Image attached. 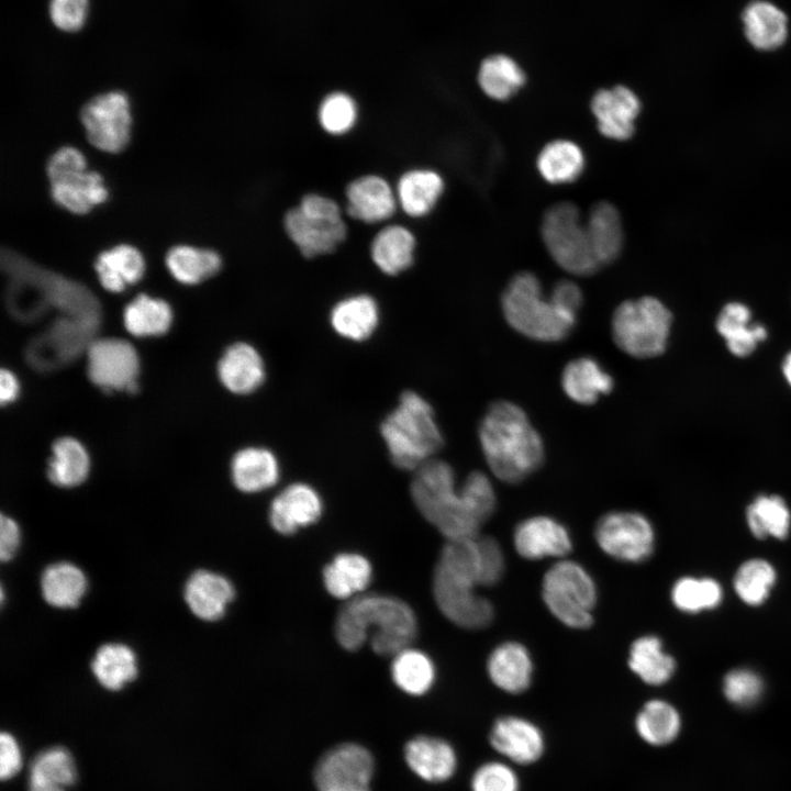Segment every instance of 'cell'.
<instances>
[{
	"instance_id": "1",
	"label": "cell",
	"mask_w": 791,
	"mask_h": 791,
	"mask_svg": "<svg viewBox=\"0 0 791 791\" xmlns=\"http://www.w3.org/2000/svg\"><path fill=\"white\" fill-rule=\"evenodd\" d=\"M478 439L489 470L505 483H519L543 465L541 434L526 412L509 400L494 401L487 408Z\"/></svg>"
},
{
	"instance_id": "2",
	"label": "cell",
	"mask_w": 791,
	"mask_h": 791,
	"mask_svg": "<svg viewBox=\"0 0 791 791\" xmlns=\"http://www.w3.org/2000/svg\"><path fill=\"white\" fill-rule=\"evenodd\" d=\"M416 633L412 609L398 598L382 594L348 600L335 621V636L345 649L360 648L370 635L374 651L382 656H396L410 647Z\"/></svg>"
},
{
	"instance_id": "3",
	"label": "cell",
	"mask_w": 791,
	"mask_h": 791,
	"mask_svg": "<svg viewBox=\"0 0 791 791\" xmlns=\"http://www.w3.org/2000/svg\"><path fill=\"white\" fill-rule=\"evenodd\" d=\"M477 537L447 541L433 573L438 609L452 623L467 630L487 627L494 615L492 603L477 592L481 586Z\"/></svg>"
},
{
	"instance_id": "4",
	"label": "cell",
	"mask_w": 791,
	"mask_h": 791,
	"mask_svg": "<svg viewBox=\"0 0 791 791\" xmlns=\"http://www.w3.org/2000/svg\"><path fill=\"white\" fill-rule=\"evenodd\" d=\"M410 492L420 513L447 541L475 538L488 521L468 488L457 486L453 467L444 460L432 458L420 466Z\"/></svg>"
},
{
	"instance_id": "5",
	"label": "cell",
	"mask_w": 791,
	"mask_h": 791,
	"mask_svg": "<svg viewBox=\"0 0 791 791\" xmlns=\"http://www.w3.org/2000/svg\"><path fill=\"white\" fill-rule=\"evenodd\" d=\"M392 464L416 470L441 449L444 437L432 405L419 393L404 391L380 425Z\"/></svg>"
},
{
	"instance_id": "6",
	"label": "cell",
	"mask_w": 791,
	"mask_h": 791,
	"mask_svg": "<svg viewBox=\"0 0 791 791\" xmlns=\"http://www.w3.org/2000/svg\"><path fill=\"white\" fill-rule=\"evenodd\" d=\"M501 309L514 331L543 343L565 339L577 321V316L560 309L549 296L544 297L538 278L528 271L512 277L502 293Z\"/></svg>"
},
{
	"instance_id": "7",
	"label": "cell",
	"mask_w": 791,
	"mask_h": 791,
	"mask_svg": "<svg viewBox=\"0 0 791 791\" xmlns=\"http://www.w3.org/2000/svg\"><path fill=\"white\" fill-rule=\"evenodd\" d=\"M672 314L657 298L647 296L620 303L611 317L614 344L635 358H653L667 347Z\"/></svg>"
},
{
	"instance_id": "8",
	"label": "cell",
	"mask_w": 791,
	"mask_h": 791,
	"mask_svg": "<svg viewBox=\"0 0 791 791\" xmlns=\"http://www.w3.org/2000/svg\"><path fill=\"white\" fill-rule=\"evenodd\" d=\"M541 589L546 608L561 624L575 630L591 626L598 589L582 565L558 559L544 573Z\"/></svg>"
},
{
	"instance_id": "9",
	"label": "cell",
	"mask_w": 791,
	"mask_h": 791,
	"mask_svg": "<svg viewBox=\"0 0 791 791\" xmlns=\"http://www.w3.org/2000/svg\"><path fill=\"white\" fill-rule=\"evenodd\" d=\"M544 244L562 269L577 276L595 272L598 264L589 241L586 223L578 208L571 202L552 205L542 222Z\"/></svg>"
},
{
	"instance_id": "10",
	"label": "cell",
	"mask_w": 791,
	"mask_h": 791,
	"mask_svg": "<svg viewBox=\"0 0 791 791\" xmlns=\"http://www.w3.org/2000/svg\"><path fill=\"white\" fill-rule=\"evenodd\" d=\"M288 236L304 257L333 252L346 237L338 204L326 197L307 194L285 216Z\"/></svg>"
},
{
	"instance_id": "11",
	"label": "cell",
	"mask_w": 791,
	"mask_h": 791,
	"mask_svg": "<svg viewBox=\"0 0 791 791\" xmlns=\"http://www.w3.org/2000/svg\"><path fill=\"white\" fill-rule=\"evenodd\" d=\"M46 171L54 201L69 212L87 213L108 198L101 175L87 170L85 156L75 147L57 149L48 159Z\"/></svg>"
},
{
	"instance_id": "12",
	"label": "cell",
	"mask_w": 791,
	"mask_h": 791,
	"mask_svg": "<svg viewBox=\"0 0 791 791\" xmlns=\"http://www.w3.org/2000/svg\"><path fill=\"white\" fill-rule=\"evenodd\" d=\"M594 539L613 559L642 562L654 550L655 532L649 520L639 512L611 511L598 520Z\"/></svg>"
},
{
	"instance_id": "13",
	"label": "cell",
	"mask_w": 791,
	"mask_h": 791,
	"mask_svg": "<svg viewBox=\"0 0 791 791\" xmlns=\"http://www.w3.org/2000/svg\"><path fill=\"white\" fill-rule=\"evenodd\" d=\"M88 141L98 149L119 153L131 134L130 101L122 91H109L90 99L80 111Z\"/></svg>"
},
{
	"instance_id": "14",
	"label": "cell",
	"mask_w": 791,
	"mask_h": 791,
	"mask_svg": "<svg viewBox=\"0 0 791 791\" xmlns=\"http://www.w3.org/2000/svg\"><path fill=\"white\" fill-rule=\"evenodd\" d=\"M375 762L361 745L344 743L327 750L314 769L317 791H371Z\"/></svg>"
},
{
	"instance_id": "15",
	"label": "cell",
	"mask_w": 791,
	"mask_h": 791,
	"mask_svg": "<svg viewBox=\"0 0 791 791\" xmlns=\"http://www.w3.org/2000/svg\"><path fill=\"white\" fill-rule=\"evenodd\" d=\"M88 377L103 390H136L140 360L135 348L121 338L93 341L87 353Z\"/></svg>"
},
{
	"instance_id": "16",
	"label": "cell",
	"mask_w": 791,
	"mask_h": 791,
	"mask_svg": "<svg viewBox=\"0 0 791 791\" xmlns=\"http://www.w3.org/2000/svg\"><path fill=\"white\" fill-rule=\"evenodd\" d=\"M490 747L513 766H531L542 759L546 738L533 721L513 714L498 717L488 734Z\"/></svg>"
},
{
	"instance_id": "17",
	"label": "cell",
	"mask_w": 791,
	"mask_h": 791,
	"mask_svg": "<svg viewBox=\"0 0 791 791\" xmlns=\"http://www.w3.org/2000/svg\"><path fill=\"white\" fill-rule=\"evenodd\" d=\"M513 546L517 555L527 560L562 559L571 552L572 539L561 522L547 515H534L515 526Z\"/></svg>"
},
{
	"instance_id": "18",
	"label": "cell",
	"mask_w": 791,
	"mask_h": 791,
	"mask_svg": "<svg viewBox=\"0 0 791 791\" xmlns=\"http://www.w3.org/2000/svg\"><path fill=\"white\" fill-rule=\"evenodd\" d=\"M322 510L323 503L317 491L308 483L296 482L286 487L272 500L269 522L278 533L289 535L315 523Z\"/></svg>"
},
{
	"instance_id": "19",
	"label": "cell",
	"mask_w": 791,
	"mask_h": 791,
	"mask_svg": "<svg viewBox=\"0 0 791 791\" xmlns=\"http://www.w3.org/2000/svg\"><path fill=\"white\" fill-rule=\"evenodd\" d=\"M591 110L604 136L624 141L634 133L640 102L631 89L616 86L597 91L591 100Z\"/></svg>"
},
{
	"instance_id": "20",
	"label": "cell",
	"mask_w": 791,
	"mask_h": 791,
	"mask_svg": "<svg viewBox=\"0 0 791 791\" xmlns=\"http://www.w3.org/2000/svg\"><path fill=\"white\" fill-rule=\"evenodd\" d=\"M486 669L489 679L498 689L509 694H520L532 683L534 665L523 644L506 640L490 651Z\"/></svg>"
},
{
	"instance_id": "21",
	"label": "cell",
	"mask_w": 791,
	"mask_h": 791,
	"mask_svg": "<svg viewBox=\"0 0 791 791\" xmlns=\"http://www.w3.org/2000/svg\"><path fill=\"white\" fill-rule=\"evenodd\" d=\"M404 758L410 769L427 782H445L456 772L458 757L447 740L421 735L409 740Z\"/></svg>"
},
{
	"instance_id": "22",
	"label": "cell",
	"mask_w": 791,
	"mask_h": 791,
	"mask_svg": "<svg viewBox=\"0 0 791 791\" xmlns=\"http://www.w3.org/2000/svg\"><path fill=\"white\" fill-rule=\"evenodd\" d=\"M742 24L746 40L758 51H776L789 36L787 13L768 0L748 2L742 12Z\"/></svg>"
},
{
	"instance_id": "23",
	"label": "cell",
	"mask_w": 791,
	"mask_h": 791,
	"mask_svg": "<svg viewBox=\"0 0 791 791\" xmlns=\"http://www.w3.org/2000/svg\"><path fill=\"white\" fill-rule=\"evenodd\" d=\"M218 374L222 385L236 394H248L265 380V363L258 350L247 343H235L219 360Z\"/></svg>"
},
{
	"instance_id": "24",
	"label": "cell",
	"mask_w": 791,
	"mask_h": 791,
	"mask_svg": "<svg viewBox=\"0 0 791 791\" xmlns=\"http://www.w3.org/2000/svg\"><path fill=\"white\" fill-rule=\"evenodd\" d=\"M560 380L565 394L582 405L595 403L614 387L613 377L591 356H581L567 363Z\"/></svg>"
},
{
	"instance_id": "25",
	"label": "cell",
	"mask_w": 791,
	"mask_h": 791,
	"mask_svg": "<svg viewBox=\"0 0 791 791\" xmlns=\"http://www.w3.org/2000/svg\"><path fill=\"white\" fill-rule=\"evenodd\" d=\"M234 595V587L225 577L208 570L192 573L185 587L189 609L204 621L222 617Z\"/></svg>"
},
{
	"instance_id": "26",
	"label": "cell",
	"mask_w": 791,
	"mask_h": 791,
	"mask_svg": "<svg viewBox=\"0 0 791 791\" xmlns=\"http://www.w3.org/2000/svg\"><path fill=\"white\" fill-rule=\"evenodd\" d=\"M347 213L359 221L376 223L390 218L396 210V197L389 183L378 176H365L346 188Z\"/></svg>"
},
{
	"instance_id": "27",
	"label": "cell",
	"mask_w": 791,
	"mask_h": 791,
	"mask_svg": "<svg viewBox=\"0 0 791 791\" xmlns=\"http://www.w3.org/2000/svg\"><path fill=\"white\" fill-rule=\"evenodd\" d=\"M77 781V767L70 751L53 746L40 751L31 761L27 791H69Z\"/></svg>"
},
{
	"instance_id": "28",
	"label": "cell",
	"mask_w": 791,
	"mask_h": 791,
	"mask_svg": "<svg viewBox=\"0 0 791 791\" xmlns=\"http://www.w3.org/2000/svg\"><path fill=\"white\" fill-rule=\"evenodd\" d=\"M279 476V461L267 448L246 447L232 458L231 477L234 486L243 492L266 490L277 483Z\"/></svg>"
},
{
	"instance_id": "29",
	"label": "cell",
	"mask_w": 791,
	"mask_h": 791,
	"mask_svg": "<svg viewBox=\"0 0 791 791\" xmlns=\"http://www.w3.org/2000/svg\"><path fill=\"white\" fill-rule=\"evenodd\" d=\"M715 326L724 338L727 349L736 357L750 355L768 334L762 324L751 322L749 308L740 302L724 305L717 315Z\"/></svg>"
},
{
	"instance_id": "30",
	"label": "cell",
	"mask_w": 791,
	"mask_h": 791,
	"mask_svg": "<svg viewBox=\"0 0 791 791\" xmlns=\"http://www.w3.org/2000/svg\"><path fill=\"white\" fill-rule=\"evenodd\" d=\"M330 322L339 336L361 342L375 333L379 324V308L370 296H352L333 307Z\"/></svg>"
},
{
	"instance_id": "31",
	"label": "cell",
	"mask_w": 791,
	"mask_h": 791,
	"mask_svg": "<svg viewBox=\"0 0 791 791\" xmlns=\"http://www.w3.org/2000/svg\"><path fill=\"white\" fill-rule=\"evenodd\" d=\"M584 223L600 267L612 263L623 247L624 235L619 211L610 202H598L591 207Z\"/></svg>"
},
{
	"instance_id": "32",
	"label": "cell",
	"mask_w": 791,
	"mask_h": 791,
	"mask_svg": "<svg viewBox=\"0 0 791 791\" xmlns=\"http://www.w3.org/2000/svg\"><path fill=\"white\" fill-rule=\"evenodd\" d=\"M101 286L121 292L143 277L145 261L141 252L130 245H119L102 252L94 263Z\"/></svg>"
},
{
	"instance_id": "33",
	"label": "cell",
	"mask_w": 791,
	"mask_h": 791,
	"mask_svg": "<svg viewBox=\"0 0 791 791\" xmlns=\"http://www.w3.org/2000/svg\"><path fill=\"white\" fill-rule=\"evenodd\" d=\"M627 665L649 686L665 684L676 671L673 657L664 650L662 642L654 635L640 636L631 644Z\"/></svg>"
},
{
	"instance_id": "34",
	"label": "cell",
	"mask_w": 791,
	"mask_h": 791,
	"mask_svg": "<svg viewBox=\"0 0 791 791\" xmlns=\"http://www.w3.org/2000/svg\"><path fill=\"white\" fill-rule=\"evenodd\" d=\"M370 562L361 555L343 553L324 568L326 590L337 599H353L361 593L371 580Z\"/></svg>"
},
{
	"instance_id": "35",
	"label": "cell",
	"mask_w": 791,
	"mask_h": 791,
	"mask_svg": "<svg viewBox=\"0 0 791 791\" xmlns=\"http://www.w3.org/2000/svg\"><path fill=\"white\" fill-rule=\"evenodd\" d=\"M634 727L638 737L655 747L672 743L681 729V717L677 709L667 701H647L637 712Z\"/></svg>"
},
{
	"instance_id": "36",
	"label": "cell",
	"mask_w": 791,
	"mask_h": 791,
	"mask_svg": "<svg viewBox=\"0 0 791 791\" xmlns=\"http://www.w3.org/2000/svg\"><path fill=\"white\" fill-rule=\"evenodd\" d=\"M415 238L404 226L390 225L381 230L371 243V258L387 275H398L412 265Z\"/></svg>"
},
{
	"instance_id": "37",
	"label": "cell",
	"mask_w": 791,
	"mask_h": 791,
	"mask_svg": "<svg viewBox=\"0 0 791 791\" xmlns=\"http://www.w3.org/2000/svg\"><path fill=\"white\" fill-rule=\"evenodd\" d=\"M442 177L428 169L405 172L399 180L397 197L400 205L411 216L428 213L443 192Z\"/></svg>"
},
{
	"instance_id": "38",
	"label": "cell",
	"mask_w": 791,
	"mask_h": 791,
	"mask_svg": "<svg viewBox=\"0 0 791 791\" xmlns=\"http://www.w3.org/2000/svg\"><path fill=\"white\" fill-rule=\"evenodd\" d=\"M91 670L103 688L118 691L136 678V656L126 645L104 644L97 650Z\"/></svg>"
},
{
	"instance_id": "39",
	"label": "cell",
	"mask_w": 791,
	"mask_h": 791,
	"mask_svg": "<svg viewBox=\"0 0 791 791\" xmlns=\"http://www.w3.org/2000/svg\"><path fill=\"white\" fill-rule=\"evenodd\" d=\"M41 589L48 604L56 608H75L86 592L87 579L74 564L57 562L44 570Z\"/></svg>"
},
{
	"instance_id": "40",
	"label": "cell",
	"mask_w": 791,
	"mask_h": 791,
	"mask_svg": "<svg viewBox=\"0 0 791 791\" xmlns=\"http://www.w3.org/2000/svg\"><path fill=\"white\" fill-rule=\"evenodd\" d=\"M47 477L56 486L71 488L83 482L89 472V457L85 447L73 437H62L53 444Z\"/></svg>"
},
{
	"instance_id": "41",
	"label": "cell",
	"mask_w": 791,
	"mask_h": 791,
	"mask_svg": "<svg viewBox=\"0 0 791 791\" xmlns=\"http://www.w3.org/2000/svg\"><path fill=\"white\" fill-rule=\"evenodd\" d=\"M584 167L580 147L571 141L556 140L548 143L537 157V169L542 177L554 185L568 183L577 179Z\"/></svg>"
},
{
	"instance_id": "42",
	"label": "cell",
	"mask_w": 791,
	"mask_h": 791,
	"mask_svg": "<svg viewBox=\"0 0 791 791\" xmlns=\"http://www.w3.org/2000/svg\"><path fill=\"white\" fill-rule=\"evenodd\" d=\"M123 321L127 332L134 336H158L169 330L172 312L166 301L138 294L125 307Z\"/></svg>"
},
{
	"instance_id": "43",
	"label": "cell",
	"mask_w": 791,
	"mask_h": 791,
	"mask_svg": "<svg viewBox=\"0 0 791 791\" xmlns=\"http://www.w3.org/2000/svg\"><path fill=\"white\" fill-rule=\"evenodd\" d=\"M172 277L185 285H196L211 278L221 269V257L211 249L187 245L175 246L166 256Z\"/></svg>"
},
{
	"instance_id": "44",
	"label": "cell",
	"mask_w": 791,
	"mask_h": 791,
	"mask_svg": "<svg viewBox=\"0 0 791 791\" xmlns=\"http://www.w3.org/2000/svg\"><path fill=\"white\" fill-rule=\"evenodd\" d=\"M747 524L757 538L768 536L783 539L791 526V513L786 501L779 495H759L747 508Z\"/></svg>"
},
{
	"instance_id": "45",
	"label": "cell",
	"mask_w": 791,
	"mask_h": 791,
	"mask_svg": "<svg viewBox=\"0 0 791 791\" xmlns=\"http://www.w3.org/2000/svg\"><path fill=\"white\" fill-rule=\"evenodd\" d=\"M391 675L394 683L405 693L422 695L433 686L435 667L431 658L410 647L393 656Z\"/></svg>"
},
{
	"instance_id": "46",
	"label": "cell",
	"mask_w": 791,
	"mask_h": 791,
	"mask_svg": "<svg viewBox=\"0 0 791 791\" xmlns=\"http://www.w3.org/2000/svg\"><path fill=\"white\" fill-rule=\"evenodd\" d=\"M478 81L488 97L506 100L522 87L525 76L512 58L505 55H492L481 63Z\"/></svg>"
},
{
	"instance_id": "47",
	"label": "cell",
	"mask_w": 791,
	"mask_h": 791,
	"mask_svg": "<svg viewBox=\"0 0 791 791\" xmlns=\"http://www.w3.org/2000/svg\"><path fill=\"white\" fill-rule=\"evenodd\" d=\"M722 587L712 578L683 577L671 589V601L682 612L697 613L716 608L722 600Z\"/></svg>"
},
{
	"instance_id": "48",
	"label": "cell",
	"mask_w": 791,
	"mask_h": 791,
	"mask_svg": "<svg viewBox=\"0 0 791 791\" xmlns=\"http://www.w3.org/2000/svg\"><path fill=\"white\" fill-rule=\"evenodd\" d=\"M776 581L775 568L765 559H749L737 569L734 589L737 595L749 605H759L768 598Z\"/></svg>"
},
{
	"instance_id": "49",
	"label": "cell",
	"mask_w": 791,
	"mask_h": 791,
	"mask_svg": "<svg viewBox=\"0 0 791 791\" xmlns=\"http://www.w3.org/2000/svg\"><path fill=\"white\" fill-rule=\"evenodd\" d=\"M470 791H521V780L512 764L488 760L472 772Z\"/></svg>"
},
{
	"instance_id": "50",
	"label": "cell",
	"mask_w": 791,
	"mask_h": 791,
	"mask_svg": "<svg viewBox=\"0 0 791 791\" xmlns=\"http://www.w3.org/2000/svg\"><path fill=\"white\" fill-rule=\"evenodd\" d=\"M357 119V107L353 98L344 92L326 96L319 108L322 127L334 135L348 132Z\"/></svg>"
},
{
	"instance_id": "51",
	"label": "cell",
	"mask_w": 791,
	"mask_h": 791,
	"mask_svg": "<svg viewBox=\"0 0 791 791\" xmlns=\"http://www.w3.org/2000/svg\"><path fill=\"white\" fill-rule=\"evenodd\" d=\"M726 699L738 706L755 704L764 692V682L754 670L738 668L729 671L723 680Z\"/></svg>"
},
{
	"instance_id": "52",
	"label": "cell",
	"mask_w": 791,
	"mask_h": 791,
	"mask_svg": "<svg viewBox=\"0 0 791 791\" xmlns=\"http://www.w3.org/2000/svg\"><path fill=\"white\" fill-rule=\"evenodd\" d=\"M48 12L52 23L58 30L78 32L86 24L89 0H51Z\"/></svg>"
},
{
	"instance_id": "53",
	"label": "cell",
	"mask_w": 791,
	"mask_h": 791,
	"mask_svg": "<svg viewBox=\"0 0 791 791\" xmlns=\"http://www.w3.org/2000/svg\"><path fill=\"white\" fill-rule=\"evenodd\" d=\"M481 586L498 583L505 570L504 553L499 542L491 536H478Z\"/></svg>"
},
{
	"instance_id": "54",
	"label": "cell",
	"mask_w": 791,
	"mask_h": 791,
	"mask_svg": "<svg viewBox=\"0 0 791 791\" xmlns=\"http://www.w3.org/2000/svg\"><path fill=\"white\" fill-rule=\"evenodd\" d=\"M23 766L22 750L16 738L9 732L0 736V777L10 780L15 777Z\"/></svg>"
},
{
	"instance_id": "55",
	"label": "cell",
	"mask_w": 791,
	"mask_h": 791,
	"mask_svg": "<svg viewBox=\"0 0 791 791\" xmlns=\"http://www.w3.org/2000/svg\"><path fill=\"white\" fill-rule=\"evenodd\" d=\"M549 297L560 309L575 316L578 315L583 300L580 287L571 280L558 281Z\"/></svg>"
},
{
	"instance_id": "56",
	"label": "cell",
	"mask_w": 791,
	"mask_h": 791,
	"mask_svg": "<svg viewBox=\"0 0 791 791\" xmlns=\"http://www.w3.org/2000/svg\"><path fill=\"white\" fill-rule=\"evenodd\" d=\"M20 543V530L15 521L1 515L0 519V557L1 560H10L16 552Z\"/></svg>"
},
{
	"instance_id": "57",
	"label": "cell",
	"mask_w": 791,
	"mask_h": 791,
	"mask_svg": "<svg viewBox=\"0 0 791 791\" xmlns=\"http://www.w3.org/2000/svg\"><path fill=\"white\" fill-rule=\"evenodd\" d=\"M19 393L16 377L8 369L0 370V402L1 404L14 401Z\"/></svg>"
},
{
	"instance_id": "58",
	"label": "cell",
	"mask_w": 791,
	"mask_h": 791,
	"mask_svg": "<svg viewBox=\"0 0 791 791\" xmlns=\"http://www.w3.org/2000/svg\"><path fill=\"white\" fill-rule=\"evenodd\" d=\"M782 374L791 387V350L787 354L782 363Z\"/></svg>"
}]
</instances>
